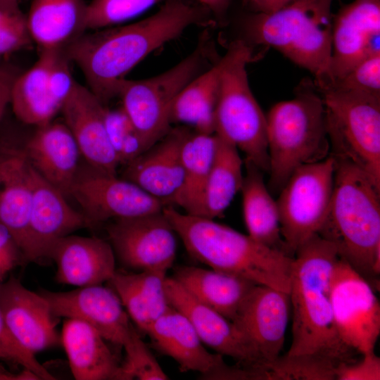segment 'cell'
I'll return each mask as SVG.
<instances>
[{"instance_id":"37","label":"cell","mask_w":380,"mask_h":380,"mask_svg":"<svg viewBox=\"0 0 380 380\" xmlns=\"http://www.w3.org/2000/svg\"><path fill=\"white\" fill-rule=\"evenodd\" d=\"M165 1L92 0L87 6V30H98L119 24Z\"/></svg>"},{"instance_id":"8","label":"cell","mask_w":380,"mask_h":380,"mask_svg":"<svg viewBox=\"0 0 380 380\" xmlns=\"http://www.w3.org/2000/svg\"><path fill=\"white\" fill-rule=\"evenodd\" d=\"M322 92L330 156L360 168L380 190V98Z\"/></svg>"},{"instance_id":"14","label":"cell","mask_w":380,"mask_h":380,"mask_svg":"<svg viewBox=\"0 0 380 380\" xmlns=\"http://www.w3.org/2000/svg\"><path fill=\"white\" fill-rule=\"evenodd\" d=\"M39 293L49 302L56 316L86 322L108 342L122 347L125 356L143 342L112 288L99 284L65 292L41 290Z\"/></svg>"},{"instance_id":"3","label":"cell","mask_w":380,"mask_h":380,"mask_svg":"<svg viewBox=\"0 0 380 380\" xmlns=\"http://www.w3.org/2000/svg\"><path fill=\"white\" fill-rule=\"evenodd\" d=\"M163 213L196 260L289 293L293 258L213 219L182 213L172 205L165 206Z\"/></svg>"},{"instance_id":"29","label":"cell","mask_w":380,"mask_h":380,"mask_svg":"<svg viewBox=\"0 0 380 380\" xmlns=\"http://www.w3.org/2000/svg\"><path fill=\"white\" fill-rule=\"evenodd\" d=\"M166 272L115 270L108 281L130 319L146 334L153 322L171 306L165 289Z\"/></svg>"},{"instance_id":"35","label":"cell","mask_w":380,"mask_h":380,"mask_svg":"<svg viewBox=\"0 0 380 380\" xmlns=\"http://www.w3.org/2000/svg\"><path fill=\"white\" fill-rule=\"evenodd\" d=\"M340 363L315 355H285L269 363L265 370L268 380H334Z\"/></svg>"},{"instance_id":"17","label":"cell","mask_w":380,"mask_h":380,"mask_svg":"<svg viewBox=\"0 0 380 380\" xmlns=\"http://www.w3.org/2000/svg\"><path fill=\"white\" fill-rule=\"evenodd\" d=\"M377 53H380V0H353L333 16L329 82L324 89L360 61Z\"/></svg>"},{"instance_id":"4","label":"cell","mask_w":380,"mask_h":380,"mask_svg":"<svg viewBox=\"0 0 380 380\" xmlns=\"http://www.w3.org/2000/svg\"><path fill=\"white\" fill-rule=\"evenodd\" d=\"M334 161L332 196L318 234L334 244L341 259L371 285L372 281L377 286L380 273V190L355 165L343 160Z\"/></svg>"},{"instance_id":"2","label":"cell","mask_w":380,"mask_h":380,"mask_svg":"<svg viewBox=\"0 0 380 380\" xmlns=\"http://www.w3.org/2000/svg\"><path fill=\"white\" fill-rule=\"evenodd\" d=\"M339 258L334 243L316 234L296 251L290 284L292 341L286 355H315L351 362L355 350L339 338L334 322L329 280Z\"/></svg>"},{"instance_id":"42","label":"cell","mask_w":380,"mask_h":380,"mask_svg":"<svg viewBox=\"0 0 380 380\" xmlns=\"http://www.w3.org/2000/svg\"><path fill=\"white\" fill-rule=\"evenodd\" d=\"M360 360L341 362L336 369L338 380H379L380 358L374 350L362 354Z\"/></svg>"},{"instance_id":"28","label":"cell","mask_w":380,"mask_h":380,"mask_svg":"<svg viewBox=\"0 0 380 380\" xmlns=\"http://www.w3.org/2000/svg\"><path fill=\"white\" fill-rule=\"evenodd\" d=\"M173 278L197 300L231 322L258 285L229 273L187 265L176 267Z\"/></svg>"},{"instance_id":"22","label":"cell","mask_w":380,"mask_h":380,"mask_svg":"<svg viewBox=\"0 0 380 380\" xmlns=\"http://www.w3.org/2000/svg\"><path fill=\"white\" fill-rule=\"evenodd\" d=\"M165 289L172 307L191 322L203 344L239 366L258 369V363L234 324L201 303L175 278L166 277Z\"/></svg>"},{"instance_id":"11","label":"cell","mask_w":380,"mask_h":380,"mask_svg":"<svg viewBox=\"0 0 380 380\" xmlns=\"http://www.w3.org/2000/svg\"><path fill=\"white\" fill-rule=\"evenodd\" d=\"M329 293L341 340L361 354L374 350L380 335V305L370 283L339 258L331 274Z\"/></svg>"},{"instance_id":"18","label":"cell","mask_w":380,"mask_h":380,"mask_svg":"<svg viewBox=\"0 0 380 380\" xmlns=\"http://www.w3.org/2000/svg\"><path fill=\"white\" fill-rule=\"evenodd\" d=\"M68 199L33 168L25 262L46 259L58 239L79 229L91 228L83 213L73 208Z\"/></svg>"},{"instance_id":"46","label":"cell","mask_w":380,"mask_h":380,"mask_svg":"<svg viewBox=\"0 0 380 380\" xmlns=\"http://www.w3.org/2000/svg\"><path fill=\"white\" fill-rule=\"evenodd\" d=\"M199 4L210 14L216 17L222 16L227 10L229 0H197Z\"/></svg>"},{"instance_id":"21","label":"cell","mask_w":380,"mask_h":380,"mask_svg":"<svg viewBox=\"0 0 380 380\" xmlns=\"http://www.w3.org/2000/svg\"><path fill=\"white\" fill-rule=\"evenodd\" d=\"M105 106L88 87L76 82L61 112L84 163L98 170L117 175L120 164L107 134Z\"/></svg>"},{"instance_id":"32","label":"cell","mask_w":380,"mask_h":380,"mask_svg":"<svg viewBox=\"0 0 380 380\" xmlns=\"http://www.w3.org/2000/svg\"><path fill=\"white\" fill-rule=\"evenodd\" d=\"M216 144L215 133L208 134L190 130L182 148L183 184L172 206H179L186 214L204 217V193Z\"/></svg>"},{"instance_id":"5","label":"cell","mask_w":380,"mask_h":380,"mask_svg":"<svg viewBox=\"0 0 380 380\" xmlns=\"http://www.w3.org/2000/svg\"><path fill=\"white\" fill-rule=\"evenodd\" d=\"M331 4L332 0H291L270 13L253 12L244 23L245 34L309 71L322 90L329 82Z\"/></svg>"},{"instance_id":"40","label":"cell","mask_w":380,"mask_h":380,"mask_svg":"<svg viewBox=\"0 0 380 380\" xmlns=\"http://www.w3.org/2000/svg\"><path fill=\"white\" fill-rule=\"evenodd\" d=\"M0 361L21 366L39 379H56L36 359L34 354L23 347L9 331L0 309Z\"/></svg>"},{"instance_id":"33","label":"cell","mask_w":380,"mask_h":380,"mask_svg":"<svg viewBox=\"0 0 380 380\" xmlns=\"http://www.w3.org/2000/svg\"><path fill=\"white\" fill-rule=\"evenodd\" d=\"M218 61L191 80L179 92L170 110L171 123H182L203 134H215L219 94Z\"/></svg>"},{"instance_id":"24","label":"cell","mask_w":380,"mask_h":380,"mask_svg":"<svg viewBox=\"0 0 380 380\" xmlns=\"http://www.w3.org/2000/svg\"><path fill=\"white\" fill-rule=\"evenodd\" d=\"M46 259L56 265V281L78 287L102 284L116 270L112 246L98 237L65 236L51 247Z\"/></svg>"},{"instance_id":"6","label":"cell","mask_w":380,"mask_h":380,"mask_svg":"<svg viewBox=\"0 0 380 380\" xmlns=\"http://www.w3.org/2000/svg\"><path fill=\"white\" fill-rule=\"evenodd\" d=\"M269 186L280 191L298 168L329 156L322 97L309 82L295 96L275 103L266 115Z\"/></svg>"},{"instance_id":"34","label":"cell","mask_w":380,"mask_h":380,"mask_svg":"<svg viewBox=\"0 0 380 380\" xmlns=\"http://www.w3.org/2000/svg\"><path fill=\"white\" fill-rule=\"evenodd\" d=\"M216 136V148L203 200L204 217L213 220L223 215L241 190L243 179V160L238 148L217 134Z\"/></svg>"},{"instance_id":"49","label":"cell","mask_w":380,"mask_h":380,"mask_svg":"<svg viewBox=\"0 0 380 380\" xmlns=\"http://www.w3.org/2000/svg\"><path fill=\"white\" fill-rule=\"evenodd\" d=\"M20 1H23V0H19Z\"/></svg>"},{"instance_id":"10","label":"cell","mask_w":380,"mask_h":380,"mask_svg":"<svg viewBox=\"0 0 380 380\" xmlns=\"http://www.w3.org/2000/svg\"><path fill=\"white\" fill-rule=\"evenodd\" d=\"M335 161L331 156L303 165L290 176L277 201L280 229L287 255L318 234L332 196Z\"/></svg>"},{"instance_id":"19","label":"cell","mask_w":380,"mask_h":380,"mask_svg":"<svg viewBox=\"0 0 380 380\" xmlns=\"http://www.w3.org/2000/svg\"><path fill=\"white\" fill-rule=\"evenodd\" d=\"M0 309L13 336L35 354L61 343L56 316L46 299L11 277L0 284Z\"/></svg>"},{"instance_id":"23","label":"cell","mask_w":380,"mask_h":380,"mask_svg":"<svg viewBox=\"0 0 380 380\" xmlns=\"http://www.w3.org/2000/svg\"><path fill=\"white\" fill-rule=\"evenodd\" d=\"M25 139V151L32 167L68 198L81 162V153L70 130L52 120L34 127Z\"/></svg>"},{"instance_id":"41","label":"cell","mask_w":380,"mask_h":380,"mask_svg":"<svg viewBox=\"0 0 380 380\" xmlns=\"http://www.w3.org/2000/svg\"><path fill=\"white\" fill-rule=\"evenodd\" d=\"M51 60L49 69L48 81L51 95L62 108L70 95L76 82L74 80L66 50H51Z\"/></svg>"},{"instance_id":"47","label":"cell","mask_w":380,"mask_h":380,"mask_svg":"<svg viewBox=\"0 0 380 380\" xmlns=\"http://www.w3.org/2000/svg\"><path fill=\"white\" fill-rule=\"evenodd\" d=\"M39 380V378L33 373L23 369L19 374H13L0 365V380Z\"/></svg>"},{"instance_id":"43","label":"cell","mask_w":380,"mask_h":380,"mask_svg":"<svg viewBox=\"0 0 380 380\" xmlns=\"http://www.w3.org/2000/svg\"><path fill=\"white\" fill-rule=\"evenodd\" d=\"M24 262L23 253L10 232L0 224V284L5 276Z\"/></svg>"},{"instance_id":"48","label":"cell","mask_w":380,"mask_h":380,"mask_svg":"<svg viewBox=\"0 0 380 380\" xmlns=\"http://www.w3.org/2000/svg\"><path fill=\"white\" fill-rule=\"evenodd\" d=\"M1 58V57H0ZM4 68H2L1 65H0V72L3 70Z\"/></svg>"},{"instance_id":"13","label":"cell","mask_w":380,"mask_h":380,"mask_svg":"<svg viewBox=\"0 0 380 380\" xmlns=\"http://www.w3.org/2000/svg\"><path fill=\"white\" fill-rule=\"evenodd\" d=\"M24 124L5 114L0 122V224L12 234L23 255L32 196L33 167L25 151ZM24 258V257H23Z\"/></svg>"},{"instance_id":"30","label":"cell","mask_w":380,"mask_h":380,"mask_svg":"<svg viewBox=\"0 0 380 380\" xmlns=\"http://www.w3.org/2000/svg\"><path fill=\"white\" fill-rule=\"evenodd\" d=\"M51 55V50H42L37 62L12 84L10 106L15 118L25 125H45L61 111L49 86Z\"/></svg>"},{"instance_id":"31","label":"cell","mask_w":380,"mask_h":380,"mask_svg":"<svg viewBox=\"0 0 380 380\" xmlns=\"http://www.w3.org/2000/svg\"><path fill=\"white\" fill-rule=\"evenodd\" d=\"M245 164L241 191L248 234L260 243L286 254L277 201L265 184L262 171L251 162L245 160Z\"/></svg>"},{"instance_id":"16","label":"cell","mask_w":380,"mask_h":380,"mask_svg":"<svg viewBox=\"0 0 380 380\" xmlns=\"http://www.w3.org/2000/svg\"><path fill=\"white\" fill-rule=\"evenodd\" d=\"M291 312L289 293L256 285L232 322L243 337L258 368L277 360L283 348Z\"/></svg>"},{"instance_id":"7","label":"cell","mask_w":380,"mask_h":380,"mask_svg":"<svg viewBox=\"0 0 380 380\" xmlns=\"http://www.w3.org/2000/svg\"><path fill=\"white\" fill-rule=\"evenodd\" d=\"M251 51L243 40L232 42L220 66L215 133L241 150L246 161L268 172L266 115L249 85L246 67Z\"/></svg>"},{"instance_id":"15","label":"cell","mask_w":380,"mask_h":380,"mask_svg":"<svg viewBox=\"0 0 380 380\" xmlns=\"http://www.w3.org/2000/svg\"><path fill=\"white\" fill-rule=\"evenodd\" d=\"M115 258L137 272H166L176 258V232L163 213L115 219L106 227Z\"/></svg>"},{"instance_id":"26","label":"cell","mask_w":380,"mask_h":380,"mask_svg":"<svg viewBox=\"0 0 380 380\" xmlns=\"http://www.w3.org/2000/svg\"><path fill=\"white\" fill-rule=\"evenodd\" d=\"M146 334L155 348L175 360L181 372H198L202 376L224 363L222 355L205 349L189 319L172 306Z\"/></svg>"},{"instance_id":"1","label":"cell","mask_w":380,"mask_h":380,"mask_svg":"<svg viewBox=\"0 0 380 380\" xmlns=\"http://www.w3.org/2000/svg\"><path fill=\"white\" fill-rule=\"evenodd\" d=\"M209 13L186 0H166L140 21L84 34L66 49L82 72L89 90L106 106L118 96L125 75L154 50L188 27L208 23Z\"/></svg>"},{"instance_id":"38","label":"cell","mask_w":380,"mask_h":380,"mask_svg":"<svg viewBox=\"0 0 380 380\" xmlns=\"http://www.w3.org/2000/svg\"><path fill=\"white\" fill-rule=\"evenodd\" d=\"M19 0H0V57L30 47L32 42Z\"/></svg>"},{"instance_id":"45","label":"cell","mask_w":380,"mask_h":380,"mask_svg":"<svg viewBox=\"0 0 380 380\" xmlns=\"http://www.w3.org/2000/svg\"><path fill=\"white\" fill-rule=\"evenodd\" d=\"M250 4L253 12L270 13L286 4L291 0H245Z\"/></svg>"},{"instance_id":"36","label":"cell","mask_w":380,"mask_h":380,"mask_svg":"<svg viewBox=\"0 0 380 380\" xmlns=\"http://www.w3.org/2000/svg\"><path fill=\"white\" fill-rule=\"evenodd\" d=\"M104 122L120 165H127L148 149L121 106L112 109L106 106Z\"/></svg>"},{"instance_id":"27","label":"cell","mask_w":380,"mask_h":380,"mask_svg":"<svg viewBox=\"0 0 380 380\" xmlns=\"http://www.w3.org/2000/svg\"><path fill=\"white\" fill-rule=\"evenodd\" d=\"M84 0H32L27 15L33 42L42 50H66L87 30Z\"/></svg>"},{"instance_id":"20","label":"cell","mask_w":380,"mask_h":380,"mask_svg":"<svg viewBox=\"0 0 380 380\" xmlns=\"http://www.w3.org/2000/svg\"><path fill=\"white\" fill-rule=\"evenodd\" d=\"M190 130L172 128L158 141L125 165L122 178L166 205H172L184 180L182 148Z\"/></svg>"},{"instance_id":"44","label":"cell","mask_w":380,"mask_h":380,"mask_svg":"<svg viewBox=\"0 0 380 380\" xmlns=\"http://www.w3.org/2000/svg\"><path fill=\"white\" fill-rule=\"evenodd\" d=\"M16 77L13 70L8 68H4L0 72V122L10 105L11 89Z\"/></svg>"},{"instance_id":"39","label":"cell","mask_w":380,"mask_h":380,"mask_svg":"<svg viewBox=\"0 0 380 380\" xmlns=\"http://www.w3.org/2000/svg\"><path fill=\"white\" fill-rule=\"evenodd\" d=\"M326 89L354 92L380 98V53L362 60L343 77L324 90Z\"/></svg>"},{"instance_id":"25","label":"cell","mask_w":380,"mask_h":380,"mask_svg":"<svg viewBox=\"0 0 380 380\" xmlns=\"http://www.w3.org/2000/svg\"><path fill=\"white\" fill-rule=\"evenodd\" d=\"M61 338L75 379L125 380L123 361L110 349L108 341L86 322L67 318Z\"/></svg>"},{"instance_id":"9","label":"cell","mask_w":380,"mask_h":380,"mask_svg":"<svg viewBox=\"0 0 380 380\" xmlns=\"http://www.w3.org/2000/svg\"><path fill=\"white\" fill-rule=\"evenodd\" d=\"M208 41L175 66L141 80L125 79L118 96L131 122L149 148L171 129L170 110L184 87L201 73L208 61Z\"/></svg>"},{"instance_id":"12","label":"cell","mask_w":380,"mask_h":380,"mask_svg":"<svg viewBox=\"0 0 380 380\" xmlns=\"http://www.w3.org/2000/svg\"><path fill=\"white\" fill-rule=\"evenodd\" d=\"M69 198L82 208L91 228L120 218L160 212L165 206L133 182L80 163Z\"/></svg>"}]
</instances>
